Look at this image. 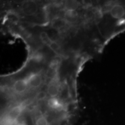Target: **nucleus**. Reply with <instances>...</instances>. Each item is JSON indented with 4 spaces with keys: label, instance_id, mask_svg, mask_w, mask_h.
Returning a JSON list of instances; mask_svg holds the SVG:
<instances>
[{
    "label": "nucleus",
    "instance_id": "nucleus-8",
    "mask_svg": "<svg viewBox=\"0 0 125 125\" xmlns=\"http://www.w3.org/2000/svg\"><path fill=\"white\" fill-rule=\"evenodd\" d=\"M65 16H66L65 17H66L67 20L72 21V20H74L76 18V13L75 11H68V10H67Z\"/></svg>",
    "mask_w": 125,
    "mask_h": 125
},
{
    "label": "nucleus",
    "instance_id": "nucleus-9",
    "mask_svg": "<svg viewBox=\"0 0 125 125\" xmlns=\"http://www.w3.org/2000/svg\"><path fill=\"white\" fill-rule=\"evenodd\" d=\"M46 97V92L41 91L37 94V95L36 96V100L39 101H42L45 100Z\"/></svg>",
    "mask_w": 125,
    "mask_h": 125
},
{
    "label": "nucleus",
    "instance_id": "nucleus-1",
    "mask_svg": "<svg viewBox=\"0 0 125 125\" xmlns=\"http://www.w3.org/2000/svg\"><path fill=\"white\" fill-rule=\"evenodd\" d=\"M28 85L32 87L40 86L42 83L41 76L38 74H31L26 79Z\"/></svg>",
    "mask_w": 125,
    "mask_h": 125
},
{
    "label": "nucleus",
    "instance_id": "nucleus-3",
    "mask_svg": "<svg viewBox=\"0 0 125 125\" xmlns=\"http://www.w3.org/2000/svg\"><path fill=\"white\" fill-rule=\"evenodd\" d=\"M59 93V87L54 83L51 84L48 88V93L51 97H56Z\"/></svg>",
    "mask_w": 125,
    "mask_h": 125
},
{
    "label": "nucleus",
    "instance_id": "nucleus-5",
    "mask_svg": "<svg viewBox=\"0 0 125 125\" xmlns=\"http://www.w3.org/2000/svg\"><path fill=\"white\" fill-rule=\"evenodd\" d=\"M36 10H37V7L33 4H25L23 7V10L24 12L29 14H32L36 11Z\"/></svg>",
    "mask_w": 125,
    "mask_h": 125
},
{
    "label": "nucleus",
    "instance_id": "nucleus-2",
    "mask_svg": "<svg viewBox=\"0 0 125 125\" xmlns=\"http://www.w3.org/2000/svg\"><path fill=\"white\" fill-rule=\"evenodd\" d=\"M28 85H28L27 81L24 80V79H20V80L16 81L13 85V87L17 93H21L26 90Z\"/></svg>",
    "mask_w": 125,
    "mask_h": 125
},
{
    "label": "nucleus",
    "instance_id": "nucleus-11",
    "mask_svg": "<svg viewBox=\"0 0 125 125\" xmlns=\"http://www.w3.org/2000/svg\"><path fill=\"white\" fill-rule=\"evenodd\" d=\"M49 47L51 49H52L53 51L55 52H57L60 50V46H59V45L56 42H53L49 45Z\"/></svg>",
    "mask_w": 125,
    "mask_h": 125
},
{
    "label": "nucleus",
    "instance_id": "nucleus-4",
    "mask_svg": "<svg viewBox=\"0 0 125 125\" xmlns=\"http://www.w3.org/2000/svg\"><path fill=\"white\" fill-rule=\"evenodd\" d=\"M66 23L67 22L65 20L62 19V18H56L53 20L52 25L54 29H60L64 27Z\"/></svg>",
    "mask_w": 125,
    "mask_h": 125
},
{
    "label": "nucleus",
    "instance_id": "nucleus-6",
    "mask_svg": "<svg viewBox=\"0 0 125 125\" xmlns=\"http://www.w3.org/2000/svg\"><path fill=\"white\" fill-rule=\"evenodd\" d=\"M78 7V3L76 1H68L65 3V7L68 11H75Z\"/></svg>",
    "mask_w": 125,
    "mask_h": 125
},
{
    "label": "nucleus",
    "instance_id": "nucleus-10",
    "mask_svg": "<svg viewBox=\"0 0 125 125\" xmlns=\"http://www.w3.org/2000/svg\"><path fill=\"white\" fill-rule=\"evenodd\" d=\"M60 62V59L59 57H55L53 60H52V62H51V67L53 69H54V68H56V67L58 66V65L59 64Z\"/></svg>",
    "mask_w": 125,
    "mask_h": 125
},
{
    "label": "nucleus",
    "instance_id": "nucleus-7",
    "mask_svg": "<svg viewBox=\"0 0 125 125\" xmlns=\"http://www.w3.org/2000/svg\"><path fill=\"white\" fill-rule=\"evenodd\" d=\"M40 38L43 43H45V44L48 45L49 46L53 42L48 37V34L46 32H45V31H42V32L40 33Z\"/></svg>",
    "mask_w": 125,
    "mask_h": 125
}]
</instances>
